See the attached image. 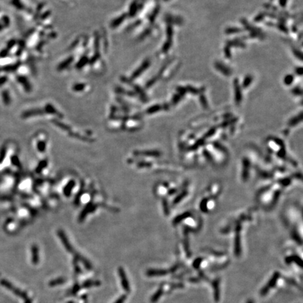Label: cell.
<instances>
[{
    "instance_id": "22",
    "label": "cell",
    "mask_w": 303,
    "mask_h": 303,
    "mask_svg": "<svg viewBox=\"0 0 303 303\" xmlns=\"http://www.w3.org/2000/svg\"><path fill=\"white\" fill-rule=\"evenodd\" d=\"M79 289H80V286H79V285L75 284V286H73V288H72V291H71L72 293H72V294H73V295H75L76 293H77L78 291H79Z\"/></svg>"
},
{
    "instance_id": "27",
    "label": "cell",
    "mask_w": 303,
    "mask_h": 303,
    "mask_svg": "<svg viewBox=\"0 0 303 303\" xmlns=\"http://www.w3.org/2000/svg\"><path fill=\"white\" fill-rule=\"evenodd\" d=\"M247 303H253V302H252L251 300H249V301H248V302H247Z\"/></svg>"
},
{
    "instance_id": "6",
    "label": "cell",
    "mask_w": 303,
    "mask_h": 303,
    "mask_svg": "<svg viewBox=\"0 0 303 303\" xmlns=\"http://www.w3.org/2000/svg\"><path fill=\"white\" fill-rule=\"evenodd\" d=\"M74 255H75V259L77 260H79L81 262V263L85 266L86 268H87V269L91 270V269H92V265H91V263H90V262L87 259H86L85 258H84L83 256L81 255L80 254L77 253H74Z\"/></svg>"
},
{
    "instance_id": "2",
    "label": "cell",
    "mask_w": 303,
    "mask_h": 303,
    "mask_svg": "<svg viewBox=\"0 0 303 303\" xmlns=\"http://www.w3.org/2000/svg\"><path fill=\"white\" fill-rule=\"evenodd\" d=\"M118 272L119 277H120L121 279V283H122V286L124 290L127 293H129L131 291V287H130V283L128 282V279H127L126 272H125L124 269L123 267H119L118 269Z\"/></svg>"
},
{
    "instance_id": "19",
    "label": "cell",
    "mask_w": 303,
    "mask_h": 303,
    "mask_svg": "<svg viewBox=\"0 0 303 303\" xmlns=\"http://www.w3.org/2000/svg\"><path fill=\"white\" fill-rule=\"evenodd\" d=\"M70 135L72 137H75V138H79V139H81L82 140H84V141H88V142H91V140L89 139V138H85V137H81L80 136L79 134H71V133H70Z\"/></svg>"
},
{
    "instance_id": "25",
    "label": "cell",
    "mask_w": 303,
    "mask_h": 303,
    "mask_svg": "<svg viewBox=\"0 0 303 303\" xmlns=\"http://www.w3.org/2000/svg\"><path fill=\"white\" fill-rule=\"evenodd\" d=\"M286 2H287V0H280V1H279V3H280V4L282 6V7H285Z\"/></svg>"
},
{
    "instance_id": "7",
    "label": "cell",
    "mask_w": 303,
    "mask_h": 303,
    "mask_svg": "<svg viewBox=\"0 0 303 303\" xmlns=\"http://www.w3.org/2000/svg\"><path fill=\"white\" fill-rule=\"evenodd\" d=\"M220 279H217L213 282V288L214 289V298L216 302L220 300Z\"/></svg>"
},
{
    "instance_id": "14",
    "label": "cell",
    "mask_w": 303,
    "mask_h": 303,
    "mask_svg": "<svg viewBox=\"0 0 303 303\" xmlns=\"http://www.w3.org/2000/svg\"><path fill=\"white\" fill-rule=\"evenodd\" d=\"M234 87H235V95L236 100H237V101H240L241 98V93L237 81H236V83H235V84H234Z\"/></svg>"
},
{
    "instance_id": "26",
    "label": "cell",
    "mask_w": 303,
    "mask_h": 303,
    "mask_svg": "<svg viewBox=\"0 0 303 303\" xmlns=\"http://www.w3.org/2000/svg\"><path fill=\"white\" fill-rule=\"evenodd\" d=\"M25 303H32V301H31L30 299H27V300H26V302H25Z\"/></svg>"
},
{
    "instance_id": "23",
    "label": "cell",
    "mask_w": 303,
    "mask_h": 303,
    "mask_svg": "<svg viewBox=\"0 0 303 303\" xmlns=\"http://www.w3.org/2000/svg\"><path fill=\"white\" fill-rule=\"evenodd\" d=\"M74 267H75V271L77 273H80V271H81V270H80V267L79 265H78L77 263V260H75V261H74Z\"/></svg>"
},
{
    "instance_id": "24",
    "label": "cell",
    "mask_w": 303,
    "mask_h": 303,
    "mask_svg": "<svg viewBox=\"0 0 303 303\" xmlns=\"http://www.w3.org/2000/svg\"><path fill=\"white\" fill-rule=\"evenodd\" d=\"M158 109H159V106H155L154 107H152V108L150 109L149 110H148V112H149V113H152L154 112V111L158 110Z\"/></svg>"
},
{
    "instance_id": "20",
    "label": "cell",
    "mask_w": 303,
    "mask_h": 303,
    "mask_svg": "<svg viewBox=\"0 0 303 303\" xmlns=\"http://www.w3.org/2000/svg\"><path fill=\"white\" fill-rule=\"evenodd\" d=\"M251 81H252V78L251 77H249V76L246 77L244 81V87L246 88V87H249Z\"/></svg>"
},
{
    "instance_id": "4",
    "label": "cell",
    "mask_w": 303,
    "mask_h": 303,
    "mask_svg": "<svg viewBox=\"0 0 303 303\" xmlns=\"http://www.w3.org/2000/svg\"><path fill=\"white\" fill-rule=\"evenodd\" d=\"M96 207H97L96 205H93L91 204V203H90V204L87 205L85 208H84V210L81 211V214L79 215V219H78L79 222H81L83 221V220H84V218L87 217V215L90 213L93 212V211L96 209Z\"/></svg>"
},
{
    "instance_id": "18",
    "label": "cell",
    "mask_w": 303,
    "mask_h": 303,
    "mask_svg": "<svg viewBox=\"0 0 303 303\" xmlns=\"http://www.w3.org/2000/svg\"><path fill=\"white\" fill-rule=\"evenodd\" d=\"M293 76L288 75H287L284 79V83L286 84V85H291V83H293Z\"/></svg>"
},
{
    "instance_id": "9",
    "label": "cell",
    "mask_w": 303,
    "mask_h": 303,
    "mask_svg": "<svg viewBox=\"0 0 303 303\" xmlns=\"http://www.w3.org/2000/svg\"><path fill=\"white\" fill-rule=\"evenodd\" d=\"M75 185V181H74L73 180L69 181V183H67V185H66L65 187H64V189H63L64 194L65 195V197H70V195L72 192V189L74 188Z\"/></svg>"
},
{
    "instance_id": "5",
    "label": "cell",
    "mask_w": 303,
    "mask_h": 303,
    "mask_svg": "<svg viewBox=\"0 0 303 303\" xmlns=\"http://www.w3.org/2000/svg\"><path fill=\"white\" fill-rule=\"evenodd\" d=\"M169 271L165 270V269H150L149 270L147 271V276L148 277H162L165 276L167 274Z\"/></svg>"
},
{
    "instance_id": "3",
    "label": "cell",
    "mask_w": 303,
    "mask_h": 303,
    "mask_svg": "<svg viewBox=\"0 0 303 303\" xmlns=\"http://www.w3.org/2000/svg\"><path fill=\"white\" fill-rule=\"evenodd\" d=\"M58 236H59L60 239L61 240V242L62 243V244H63L64 247L65 248V249L67 250L68 252H70V253H72V254L75 253V250H74L73 247H72L71 244H70L69 240H68V238L67 237V236H66V234H65V232H64L61 230H59L58 231Z\"/></svg>"
},
{
    "instance_id": "13",
    "label": "cell",
    "mask_w": 303,
    "mask_h": 303,
    "mask_svg": "<svg viewBox=\"0 0 303 303\" xmlns=\"http://www.w3.org/2000/svg\"><path fill=\"white\" fill-rule=\"evenodd\" d=\"M216 67L217 69H218V70H220V72H222V74H224V75H230V70H229L227 68H226L225 67H224V66L221 65L220 63H218L216 64Z\"/></svg>"
},
{
    "instance_id": "8",
    "label": "cell",
    "mask_w": 303,
    "mask_h": 303,
    "mask_svg": "<svg viewBox=\"0 0 303 303\" xmlns=\"http://www.w3.org/2000/svg\"><path fill=\"white\" fill-rule=\"evenodd\" d=\"M32 261L34 265H37L39 262V250L37 245H32Z\"/></svg>"
},
{
    "instance_id": "21",
    "label": "cell",
    "mask_w": 303,
    "mask_h": 303,
    "mask_svg": "<svg viewBox=\"0 0 303 303\" xmlns=\"http://www.w3.org/2000/svg\"><path fill=\"white\" fill-rule=\"evenodd\" d=\"M126 297L127 296L126 295H122V296H121L116 301H115L114 303H124V302L126 300Z\"/></svg>"
},
{
    "instance_id": "16",
    "label": "cell",
    "mask_w": 303,
    "mask_h": 303,
    "mask_svg": "<svg viewBox=\"0 0 303 303\" xmlns=\"http://www.w3.org/2000/svg\"><path fill=\"white\" fill-rule=\"evenodd\" d=\"M37 149L40 152H44L46 150V142L44 141H40L37 143Z\"/></svg>"
},
{
    "instance_id": "11",
    "label": "cell",
    "mask_w": 303,
    "mask_h": 303,
    "mask_svg": "<svg viewBox=\"0 0 303 303\" xmlns=\"http://www.w3.org/2000/svg\"><path fill=\"white\" fill-rule=\"evenodd\" d=\"M163 288H162V287L161 286L160 288L158 289V290L156 291L155 293L152 296V297L151 298V302L152 303H155L156 302H157L158 300H159V298H161V296H162V294H163Z\"/></svg>"
},
{
    "instance_id": "12",
    "label": "cell",
    "mask_w": 303,
    "mask_h": 303,
    "mask_svg": "<svg viewBox=\"0 0 303 303\" xmlns=\"http://www.w3.org/2000/svg\"><path fill=\"white\" fill-rule=\"evenodd\" d=\"M66 281V279L64 278V277H59V278L55 279L54 280L51 281L49 283H48V285L49 286L54 287L58 286V285H60L64 283Z\"/></svg>"
},
{
    "instance_id": "28",
    "label": "cell",
    "mask_w": 303,
    "mask_h": 303,
    "mask_svg": "<svg viewBox=\"0 0 303 303\" xmlns=\"http://www.w3.org/2000/svg\"><path fill=\"white\" fill-rule=\"evenodd\" d=\"M69 303H73V302H69Z\"/></svg>"
},
{
    "instance_id": "1",
    "label": "cell",
    "mask_w": 303,
    "mask_h": 303,
    "mask_svg": "<svg viewBox=\"0 0 303 303\" xmlns=\"http://www.w3.org/2000/svg\"><path fill=\"white\" fill-rule=\"evenodd\" d=\"M279 277H280V274H279L278 271H276V272L274 273L272 277H271L270 280L269 281V282L267 283V284H266V286L261 290L260 294L262 296H265V295L269 292V291L270 290V289L275 286V285L277 284V281H278Z\"/></svg>"
},
{
    "instance_id": "10",
    "label": "cell",
    "mask_w": 303,
    "mask_h": 303,
    "mask_svg": "<svg viewBox=\"0 0 303 303\" xmlns=\"http://www.w3.org/2000/svg\"><path fill=\"white\" fill-rule=\"evenodd\" d=\"M101 284V282L98 280H87L83 283L82 287L84 288H89L93 286H98Z\"/></svg>"
},
{
    "instance_id": "17",
    "label": "cell",
    "mask_w": 303,
    "mask_h": 303,
    "mask_svg": "<svg viewBox=\"0 0 303 303\" xmlns=\"http://www.w3.org/2000/svg\"><path fill=\"white\" fill-rule=\"evenodd\" d=\"M55 123V124L57 125V126L58 127H60V128H61L62 129L65 130V131H69L70 130V127L67 126V125L62 124V123H60L59 122H58V121H54V122Z\"/></svg>"
},
{
    "instance_id": "15",
    "label": "cell",
    "mask_w": 303,
    "mask_h": 303,
    "mask_svg": "<svg viewBox=\"0 0 303 303\" xmlns=\"http://www.w3.org/2000/svg\"><path fill=\"white\" fill-rule=\"evenodd\" d=\"M47 166V160H43V161H42L40 163V164H39V166L37 167V173H40V172H42V171L43 169H44L45 167Z\"/></svg>"
}]
</instances>
